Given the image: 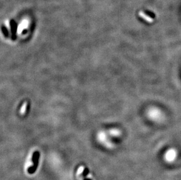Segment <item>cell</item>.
Wrapping results in <instances>:
<instances>
[{
  "label": "cell",
  "instance_id": "cell-7",
  "mask_svg": "<svg viewBox=\"0 0 181 180\" xmlns=\"http://www.w3.org/2000/svg\"><path fill=\"white\" fill-rule=\"evenodd\" d=\"M2 31H3V33H4V35L5 36H7L8 35V30L7 29V28L4 27H3V28H2Z\"/></svg>",
  "mask_w": 181,
  "mask_h": 180
},
{
  "label": "cell",
  "instance_id": "cell-4",
  "mask_svg": "<svg viewBox=\"0 0 181 180\" xmlns=\"http://www.w3.org/2000/svg\"><path fill=\"white\" fill-rule=\"evenodd\" d=\"M16 23L14 21H11V32L12 33V37L15 38V32H16Z\"/></svg>",
  "mask_w": 181,
  "mask_h": 180
},
{
  "label": "cell",
  "instance_id": "cell-2",
  "mask_svg": "<svg viewBox=\"0 0 181 180\" xmlns=\"http://www.w3.org/2000/svg\"><path fill=\"white\" fill-rule=\"evenodd\" d=\"M29 25V21L27 19H25L22 20V21L19 24V27L18 28V33H21L25 28H27Z\"/></svg>",
  "mask_w": 181,
  "mask_h": 180
},
{
  "label": "cell",
  "instance_id": "cell-8",
  "mask_svg": "<svg viewBox=\"0 0 181 180\" xmlns=\"http://www.w3.org/2000/svg\"><path fill=\"white\" fill-rule=\"evenodd\" d=\"M84 180H90V179H88V178H86Z\"/></svg>",
  "mask_w": 181,
  "mask_h": 180
},
{
  "label": "cell",
  "instance_id": "cell-3",
  "mask_svg": "<svg viewBox=\"0 0 181 180\" xmlns=\"http://www.w3.org/2000/svg\"><path fill=\"white\" fill-rule=\"evenodd\" d=\"M166 157L167 160H168V161H172L175 157V151L173 150L168 151L166 154Z\"/></svg>",
  "mask_w": 181,
  "mask_h": 180
},
{
  "label": "cell",
  "instance_id": "cell-6",
  "mask_svg": "<svg viewBox=\"0 0 181 180\" xmlns=\"http://www.w3.org/2000/svg\"><path fill=\"white\" fill-rule=\"evenodd\" d=\"M144 12L145 13L146 15H147L148 17H149L151 18H156V14H155L154 12H151L150 11L145 10V11H144Z\"/></svg>",
  "mask_w": 181,
  "mask_h": 180
},
{
  "label": "cell",
  "instance_id": "cell-5",
  "mask_svg": "<svg viewBox=\"0 0 181 180\" xmlns=\"http://www.w3.org/2000/svg\"><path fill=\"white\" fill-rule=\"evenodd\" d=\"M139 16L148 22H152V21H153L152 18H150L149 17H148L147 15H146L144 12H140L139 13Z\"/></svg>",
  "mask_w": 181,
  "mask_h": 180
},
{
  "label": "cell",
  "instance_id": "cell-1",
  "mask_svg": "<svg viewBox=\"0 0 181 180\" xmlns=\"http://www.w3.org/2000/svg\"><path fill=\"white\" fill-rule=\"evenodd\" d=\"M40 157V152L36 151H35L34 153L33 156H32V161L34 163V164L32 167H29L28 170V171L29 174H34L36 171V169L38 167Z\"/></svg>",
  "mask_w": 181,
  "mask_h": 180
}]
</instances>
